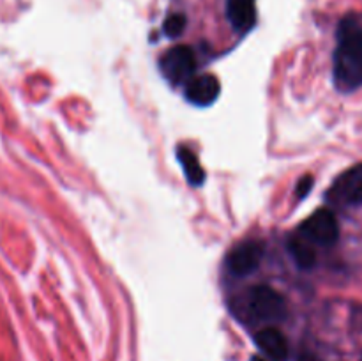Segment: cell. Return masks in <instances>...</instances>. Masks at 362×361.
<instances>
[{
	"label": "cell",
	"mask_w": 362,
	"mask_h": 361,
	"mask_svg": "<svg viewBox=\"0 0 362 361\" xmlns=\"http://www.w3.org/2000/svg\"><path fill=\"white\" fill-rule=\"evenodd\" d=\"M329 198L338 204L359 205L362 204V165L346 170L338 177L332 190L329 191Z\"/></svg>",
	"instance_id": "8992f818"
},
{
	"label": "cell",
	"mask_w": 362,
	"mask_h": 361,
	"mask_svg": "<svg viewBox=\"0 0 362 361\" xmlns=\"http://www.w3.org/2000/svg\"><path fill=\"white\" fill-rule=\"evenodd\" d=\"M334 80L341 91L362 85V27L356 18H345L338 28Z\"/></svg>",
	"instance_id": "6da1fadb"
},
{
	"label": "cell",
	"mask_w": 362,
	"mask_h": 361,
	"mask_svg": "<svg viewBox=\"0 0 362 361\" xmlns=\"http://www.w3.org/2000/svg\"><path fill=\"white\" fill-rule=\"evenodd\" d=\"M264 257V244L260 241H244L230 251L226 265L237 276H246L257 271Z\"/></svg>",
	"instance_id": "5b68a950"
},
{
	"label": "cell",
	"mask_w": 362,
	"mask_h": 361,
	"mask_svg": "<svg viewBox=\"0 0 362 361\" xmlns=\"http://www.w3.org/2000/svg\"><path fill=\"white\" fill-rule=\"evenodd\" d=\"M221 85H219L218 78L212 74H200V76H193L186 84V99L193 105L198 106H209L218 99Z\"/></svg>",
	"instance_id": "52a82bcc"
},
{
	"label": "cell",
	"mask_w": 362,
	"mask_h": 361,
	"mask_svg": "<svg viewBox=\"0 0 362 361\" xmlns=\"http://www.w3.org/2000/svg\"><path fill=\"white\" fill-rule=\"evenodd\" d=\"M159 67L172 84H187L197 69V59L189 46H173L161 57Z\"/></svg>",
	"instance_id": "3957f363"
},
{
	"label": "cell",
	"mask_w": 362,
	"mask_h": 361,
	"mask_svg": "<svg viewBox=\"0 0 362 361\" xmlns=\"http://www.w3.org/2000/svg\"><path fill=\"white\" fill-rule=\"evenodd\" d=\"M311 188H313V177H304L299 183V186H297V195H299V198L306 197V195L310 193Z\"/></svg>",
	"instance_id": "7c38bea8"
},
{
	"label": "cell",
	"mask_w": 362,
	"mask_h": 361,
	"mask_svg": "<svg viewBox=\"0 0 362 361\" xmlns=\"http://www.w3.org/2000/svg\"><path fill=\"white\" fill-rule=\"evenodd\" d=\"M300 236L320 246H332L338 241V219L329 209H318L300 225Z\"/></svg>",
	"instance_id": "277c9868"
},
{
	"label": "cell",
	"mask_w": 362,
	"mask_h": 361,
	"mask_svg": "<svg viewBox=\"0 0 362 361\" xmlns=\"http://www.w3.org/2000/svg\"><path fill=\"white\" fill-rule=\"evenodd\" d=\"M186 14L172 13L170 16H166L165 23H163V32H165L168 38H179V35H182V32L186 30Z\"/></svg>",
	"instance_id": "8fae6325"
},
{
	"label": "cell",
	"mask_w": 362,
	"mask_h": 361,
	"mask_svg": "<svg viewBox=\"0 0 362 361\" xmlns=\"http://www.w3.org/2000/svg\"><path fill=\"white\" fill-rule=\"evenodd\" d=\"M246 308L260 322H279L286 317L285 297L267 285H257L247 292Z\"/></svg>",
	"instance_id": "7a4b0ae2"
},
{
	"label": "cell",
	"mask_w": 362,
	"mask_h": 361,
	"mask_svg": "<svg viewBox=\"0 0 362 361\" xmlns=\"http://www.w3.org/2000/svg\"><path fill=\"white\" fill-rule=\"evenodd\" d=\"M288 251L293 257V260L297 262V265L303 269L313 268L315 262H317V253H315L313 246L304 237H292L288 241Z\"/></svg>",
	"instance_id": "9c48e42d"
},
{
	"label": "cell",
	"mask_w": 362,
	"mask_h": 361,
	"mask_svg": "<svg viewBox=\"0 0 362 361\" xmlns=\"http://www.w3.org/2000/svg\"><path fill=\"white\" fill-rule=\"evenodd\" d=\"M257 347L272 361H286L290 354L288 342L285 335L276 328H265L257 333L255 336Z\"/></svg>",
	"instance_id": "ba28073f"
},
{
	"label": "cell",
	"mask_w": 362,
	"mask_h": 361,
	"mask_svg": "<svg viewBox=\"0 0 362 361\" xmlns=\"http://www.w3.org/2000/svg\"><path fill=\"white\" fill-rule=\"evenodd\" d=\"M297 361H320L317 356H313V354H300V357Z\"/></svg>",
	"instance_id": "4fadbf2b"
},
{
	"label": "cell",
	"mask_w": 362,
	"mask_h": 361,
	"mask_svg": "<svg viewBox=\"0 0 362 361\" xmlns=\"http://www.w3.org/2000/svg\"><path fill=\"white\" fill-rule=\"evenodd\" d=\"M251 361H267V360H262V357H258V356H255V357H253V360H251Z\"/></svg>",
	"instance_id": "5bb4252c"
},
{
	"label": "cell",
	"mask_w": 362,
	"mask_h": 361,
	"mask_svg": "<svg viewBox=\"0 0 362 361\" xmlns=\"http://www.w3.org/2000/svg\"><path fill=\"white\" fill-rule=\"evenodd\" d=\"M177 152H179V161L180 165H182L187 180H189L193 186H200L205 179V172L200 166V163H198L197 156L191 154V151H187L186 147H179Z\"/></svg>",
	"instance_id": "30bf717a"
}]
</instances>
